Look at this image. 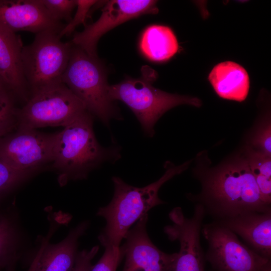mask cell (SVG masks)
Instances as JSON below:
<instances>
[{
	"instance_id": "f1b7e54d",
	"label": "cell",
	"mask_w": 271,
	"mask_h": 271,
	"mask_svg": "<svg viewBox=\"0 0 271 271\" xmlns=\"http://www.w3.org/2000/svg\"><path fill=\"white\" fill-rule=\"evenodd\" d=\"M15 264H14L6 268L7 271H15Z\"/></svg>"
},
{
	"instance_id": "9c48e42d",
	"label": "cell",
	"mask_w": 271,
	"mask_h": 271,
	"mask_svg": "<svg viewBox=\"0 0 271 271\" xmlns=\"http://www.w3.org/2000/svg\"><path fill=\"white\" fill-rule=\"evenodd\" d=\"M57 134L18 128L0 139V160L18 171H35L52 162Z\"/></svg>"
},
{
	"instance_id": "8992f818",
	"label": "cell",
	"mask_w": 271,
	"mask_h": 271,
	"mask_svg": "<svg viewBox=\"0 0 271 271\" xmlns=\"http://www.w3.org/2000/svg\"><path fill=\"white\" fill-rule=\"evenodd\" d=\"M58 34L53 30L40 32L23 47L22 68L30 96L63 83L73 44L62 42Z\"/></svg>"
},
{
	"instance_id": "4dcf8cb0",
	"label": "cell",
	"mask_w": 271,
	"mask_h": 271,
	"mask_svg": "<svg viewBox=\"0 0 271 271\" xmlns=\"http://www.w3.org/2000/svg\"><path fill=\"white\" fill-rule=\"evenodd\" d=\"M1 271V270H0Z\"/></svg>"
},
{
	"instance_id": "52a82bcc",
	"label": "cell",
	"mask_w": 271,
	"mask_h": 271,
	"mask_svg": "<svg viewBox=\"0 0 271 271\" xmlns=\"http://www.w3.org/2000/svg\"><path fill=\"white\" fill-rule=\"evenodd\" d=\"M87 110L82 101L61 83L32 95L17 109V128L64 127Z\"/></svg>"
},
{
	"instance_id": "cb8c5ba5",
	"label": "cell",
	"mask_w": 271,
	"mask_h": 271,
	"mask_svg": "<svg viewBox=\"0 0 271 271\" xmlns=\"http://www.w3.org/2000/svg\"><path fill=\"white\" fill-rule=\"evenodd\" d=\"M97 2L93 0H76L77 10L73 18L64 26L58 35L61 38L71 34L80 24H84L87 18L92 6Z\"/></svg>"
},
{
	"instance_id": "44dd1931",
	"label": "cell",
	"mask_w": 271,
	"mask_h": 271,
	"mask_svg": "<svg viewBox=\"0 0 271 271\" xmlns=\"http://www.w3.org/2000/svg\"><path fill=\"white\" fill-rule=\"evenodd\" d=\"M34 172L15 170L0 160V200L27 180Z\"/></svg>"
},
{
	"instance_id": "603a6c76",
	"label": "cell",
	"mask_w": 271,
	"mask_h": 271,
	"mask_svg": "<svg viewBox=\"0 0 271 271\" xmlns=\"http://www.w3.org/2000/svg\"><path fill=\"white\" fill-rule=\"evenodd\" d=\"M105 251L96 264L90 271H116L120 261L124 257L121 246L106 245Z\"/></svg>"
},
{
	"instance_id": "7a4b0ae2",
	"label": "cell",
	"mask_w": 271,
	"mask_h": 271,
	"mask_svg": "<svg viewBox=\"0 0 271 271\" xmlns=\"http://www.w3.org/2000/svg\"><path fill=\"white\" fill-rule=\"evenodd\" d=\"M93 115L86 111L57 132L53 167L61 186L70 180L86 178L88 173L105 162L114 163L120 158L119 148H105L98 142Z\"/></svg>"
},
{
	"instance_id": "e0dca14e",
	"label": "cell",
	"mask_w": 271,
	"mask_h": 271,
	"mask_svg": "<svg viewBox=\"0 0 271 271\" xmlns=\"http://www.w3.org/2000/svg\"><path fill=\"white\" fill-rule=\"evenodd\" d=\"M179 48L177 38L172 30L165 26L154 25L143 33L140 48L148 59L164 61L173 57Z\"/></svg>"
},
{
	"instance_id": "484cf974",
	"label": "cell",
	"mask_w": 271,
	"mask_h": 271,
	"mask_svg": "<svg viewBox=\"0 0 271 271\" xmlns=\"http://www.w3.org/2000/svg\"><path fill=\"white\" fill-rule=\"evenodd\" d=\"M252 144L260 149L259 151L271 156V127L268 123L254 137Z\"/></svg>"
},
{
	"instance_id": "7c38bea8",
	"label": "cell",
	"mask_w": 271,
	"mask_h": 271,
	"mask_svg": "<svg viewBox=\"0 0 271 271\" xmlns=\"http://www.w3.org/2000/svg\"><path fill=\"white\" fill-rule=\"evenodd\" d=\"M0 25L13 32L60 33L64 25L53 19L41 0H0Z\"/></svg>"
},
{
	"instance_id": "6da1fadb",
	"label": "cell",
	"mask_w": 271,
	"mask_h": 271,
	"mask_svg": "<svg viewBox=\"0 0 271 271\" xmlns=\"http://www.w3.org/2000/svg\"><path fill=\"white\" fill-rule=\"evenodd\" d=\"M201 193L192 199L206 215L219 220L249 211H271L262 199L246 161L228 165L203 176Z\"/></svg>"
},
{
	"instance_id": "30bf717a",
	"label": "cell",
	"mask_w": 271,
	"mask_h": 271,
	"mask_svg": "<svg viewBox=\"0 0 271 271\" xmlns=\"http://www.w3.org/2000/svg\"><path fill=\"white\" fill-rule=\"evenodd\" d=\"M157 3L153 0L108 1L98 19L75 33L72 43L89 55L97 57V44L102 36L127 21L143 15L157 14Z\"/></svg>"
},
{
	"instance_id": "277c9868",
	"label": "cell",
	"mask_w": 271,
	"mask_h": 271,
	"mask_svg": "<svg viewBox=\"0 0 271 271\" xmlns=\"http://www.w3.org/2000/svg\"><path fill=\"white\" fill-rule=\"evenodd\" d=\"M61 80L87 110L106 126L111 119H122L114 101L109 97L105 70L97 57L73 45Z\"/></svg>"
},
{
	"instance_id": "ac0fdd59",
	"label": "cell",
	"mask_w": 271,
	"mask_h": 271,
	"mask_svg": "<svg viewBox=\"0 0 271 271\" xmlns=\"http://www.w3.org/2000/svg\"><path fill=\"white\" fill-rule=\"evenodd\" d=\"M22 248V233L13 212L0 208V270L16 264Z\"/></svg>"
},
{
	"instance_id": "ba28073f",
	"label": "cell",
	"mask_w": 271,
	"mask_h": 271,
	"mask_svg": "<svg viewBox=\"0 0 271 271\" xmlns=\"http://www.w3.org/2000/svg\"><path fill=\"white\" fill-rule=\"evenodd\" d=\"M208 242L205 258L215 271H260L268 260L242 243L236 234L217 222L202 225Z\"/></svg>"
},
{
	"instance_id": "7402d4cb",
	"label": "cell",
	"mask_w": 271,
	"mask_h": 271,
	"mask_svg": "<svg viewBox=\"0 0 271 271\" xmlns=\"http://www.w3.org/2000/svg\"><path fill=\"white\" fill-rule=\"evenodd\" d=\"M49 15L54 20L69 22L74 9L76 7V0H41Z\"/></svg>"
},
{
	"instance_id": "3957f363",
	"label": "cell",
	"mask_w": 271,
	"mask_h": 271,
	"mask_svg": "<svg viewBox=\"0 0 271 271\" xmlns=\"http://www.w3.org/2000/svg\"><path fill=\"white\" fill-rule=\"evenodd\" d=\"M185 163L179 166L167 164L164 175L156 182L144 187L129 185L118 177H113L114 194L109 203L100 207L97 215L103 217L106 225L98 236L101 244L120 246L130 226L154 207L164 203L158 191L166 182L183 171Z\"/></svg>"
},
{
	"instance_id": "4316f807",
	"label": "cell",
	"mask_w": 271,
	"mask_h": 271,
	"mask_svg": "<svg viewBox=\"0 0 271 271\" xmlns=\"http://www.w3.org/2000/svg\"><path fill=\"white\" fill-rule=\"evenodd\" d=\"M260 271H271L270 260H268L265 264H264L261 268Z\"/></svg>"
},
{
	"instance_id": "ffe728a7",
	"label": "cell",
	"mask_w": 271,
	"mask_h": 271,
	"mask_svg": "<svg viewBox=\"0 0 271 271\" xmlns=\"http://www.w3.org/2000/svg\"><path fill=\"white\" fill-rule=\"evenodd\" d=\"M17 109L10 92L7 91L0 94V139L17 129Z\"/></svg>"
},
{
	"instance_id": "83f0119b",
	"label": "cell",
	"mask_w": 271,
	"mask_h": 271,
	"mask_svg": "<svg viewBox=\"0 0 271 271\" xmlns=\"http://www.w3.org/2000/svg\"><path fill=\"white\" fill-rule=\"evenodd\" d=\"M7 91L9 92L0 78V94Z\"/></svg>"
},
{
	"instance_id": "d4e9b609",
	"label": "cell",
	"mask_w": 271,
	"mask_h": 271,
	"mask_svg": "<svg viewBox=\"0 0 271 271\" xmlns=\"http://www.w3.org/2000/svg\"><path fill=\"white\" fill-rule=\"evenodd\" d=\"M99 246L96 245L89 250L84 249L78 252L75 264L71 271H90L93 267L92 260L97 254Z\"/></svg>"
},
{
	"instance_id": "2e32d148",
	"label": "cell",
	"mask_w": 271,
	"mask_h": 271,
	"mask_svg": "<svg viewBox=\"0 0 271 271\" xmlns=\"http://www.w3.org/2000/svg\"><path fill=\"white\" fill-rule=\"evenodd\" d=\"M209 80L216 93L223 98L242 101L248 94V75L243 67L234 62L218 64L210 73Z\"/></svg>"
},
{
	"instance_id": "8fae6325",
	"label": "cell",
	"mask_w": 271,
	"mask_h": 271,
	"mask_svg": "<svg viewBox=\"0 0 271 271\" xmlns=\"http://www.w3.org/2000/svg\"><path fill=\"white\" fill-rule=\"evenodd\" d=\"M148 213L125 236L121 246L125 258L122 271H167L175 253L168 254L152 242L147 231Z\"/></svg>"
},
{
	"instance_id": "4fadbf2b",
	"label": "cell",
	"mask_w": 271,
	"mask_h": 271,
	"mask_svg": "<svg viewBox=\"0 0 271 271\" xmlns=\"http://www.w3.org/2000/svg\"><path fill=\"white\" fill-rule=\"evenodd\" d=\"M20 37L0 25V78L8 91L26 102L30 91L22 68Z\"/></svg>"
},
{
	"instance_id": "f546056e",
	"label": "cell",
	"mask_w": 271,
	"mask_h": 271,
	"mask_svg": "<svg viewBox=\"0 0 271 271\" xmlns=\"http://www.w3.org/2000/svg\"><path fill=\"white\" fill-rule=\"evenodd\" d=\"M29 271H34V267H33V266H31L30 269Z\"/></svg>"
},
{
	"instance_id": "5bb4252c",
	"label": "cell",
	"mask_w": 271,
	"mask_h": 271,
	"mask_svg": "<svg viewBox=\"0 0 271 271\" xmlns=\"http://www.w3.org/2000/svg\"><path fill=\"white\" fill-rule=\"evenodd\" d=\"M215 221L240 236L254 252L270 260L271 211H249Z\"/></svg>"
},
{
	"instance_id": "5b68a950",
	"label": "cell",
	"mask_w": 271,
	"mask_h": 271,
	"mask_svg": "<svg viewBox=\"0 0 271 271\" xmlns=\"http://www.w3.org/2000/svg\"><path fill=\"white\" fill-rule=\"evenodd\" d=\"M154 76L143 74L140 78H126L108 87L109 98L124 103L134 114L145 134L150 137L155 133L157 121L169 109L181 104L201 105L196 97L171 94L154 87L152 85Z\"/></svg>"
},
{
	"instance_id": "9a60e30c",
	"label": "cell",
	"mask_w": 271,
	"mask_h": 271,
	"mask_svg": "<svg viewBox=\"0 0 271 271\" xmlns=\"http://www.w3.org/2000/svg\"><path fill=\"white\" fill-rule=\"evenodd\" d=\"M89 225L87 221L81 222L57 243L44 241L36 256L34 271H71L78 253V240Z\"/></svg>"
},
{
	"instance_id": "d6986e66",
	"label": "cell",
	"mask_w": 271,
	"mask_h": 271,
	"mask_svg": "<svg viewBox=\"0 0 271 271\" xmlns=\"http://www.w3.org/2000/svg\"><path fill=\"white\" fill-rule=\"evenodd\" d=\"M246 162L254 178L261 196L271 204V156L259 151L248 149Z\"/></svg>"
}]
</instances>
